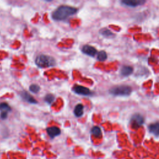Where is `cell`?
Masks as SVG:
<instances>
[{
	"label": "cell",
	"mask_w": 159,
	"mask_h": 159,
	"mask_svg": "<svg viewBox=\"0 0 159 159\" xmlns=\"http://www.w3.org/2000/svg\"><path fill=\"white\" fill-rule=\"evenodd\" d=\"M78 12V9L75 8L62 5L57 8L52 13V18L55 21H63L70 16H72Z\"/></svg>",
	"instance_id": "obj_1"
},
{
	"label": "cell",
	"mask_w": 159,
	"mask_h": 159,
	"mask_svg": "<svg viewBox=\"0 0 159 159\" xmlns=\"http://www.w3.org/2000/svg\"><path fill=\"white\" fill-rule=\"evenodd\" d=\"M35 63L39 68H48L56 65V61L53 57L45 54L37 56L35 60Z\"/></svg>",
	"instance_id": "obj_2"
},
{
	"label": "cell",
	"mask_w": 159,
	"mask_h": 159,
	"mask_svg": "<svg viewBox=\"0 0 159 159\" xmlns=\"http://www.w3.org/2000/svg\"><path fill=\"white\" fill-rule=\"evenodd\" d=\"M132 91V88L128 85H119L112 88L109 93L114 96H129Z\"/></svg>",
	"instance_id": "obj_3"
},
{
	"label": "cell",
	"mask_w": 159,
	"mask_h": 159,
	"mask_svg": "<svg viewBox=\"0 0 159 159\" xmlns=\"http://www.w3.org/2000/svg\"><path fill=\"white\" fill-rule=\"evenodd\" d=\"M144 119L140 114H135L130 119V124L134 129H138L144 124Z\"/></svg>",
	"instance_id": "obj_4"
},
{
	"label": "cell",
	"mask_w": 159,
	"mask_h": 159,
	"mask_svg": "<svg viewBox=\"0 0 159 159\" xmlns=\"http://www.w3.org/2000/svg\"><path fill=\"white\" fill-rule=\"evenodd\" d=\"M72 90L76 93L78 95H83V96H88L91 94V91L88 88H86L83 86H80L78 85H75Z\"/></svg>",
	"instance_id": "obj_5"
},
{
	"label": "cell",
	"mask_w": 159,
	"mask_h": 159,
	"mask_svg": "<svg viewBox=\"0 0 159 159\" xmlns=\"http://www.w3.org/2000/svg\"><path fill=\"white\" fill-rule=\"evenodd\" d=\"M81 51L85 54L90 57H95V55L97 53L96 49L90 45H85L82 47Z\"/></svg>",
	"instance_id": "obj_6"
},
{
	"label": "cell",
	"mask_w": 159,
	"mask_h": 159,
	"mask_svg": "<svg viewBox=\"0 0 159 159\" xmlns=\"http://www.w3.org/2000/svg\"><path fill=\"white\" fill-rule=\"evenodd\" d=\"M145 1L144 0H123L122 3L125 4V6L130 7H136L143 4Z\"/></svg>",
	"instance_id": "obj_7"
},
{
	"label": "cell",
	"mask_w": 159,
	"mask_h": 159,
	"mask_svg": "<svg viewBox=\"0 0 159 159\" xmlns=\"http://www.w3.org/2000/svg\"><path fill=\"white\" fill-rule=\"evenodd\" d=\"M20 95L22 97V98L27 103H29L31 104L37 103V101L36 100L35 98L33 96H32L28 92H27L26 91H23L20 93Z\"/></svg>",
	"instance_id": "obj_8"
},
{
	"label": "cell",
	"mask_w": 159,
	"mask_h": 159,
	"mask_svg": "<svg viewBox=\"0 0 159 159\" xmlns=\"http://www.w3.org/2000/svg\"><path fill=\"white\" fill-rule=\"evenodd\" d=\"M47 133L51 138H54L55 137L58 136L60 134L61 130L58 128L53 126V127H50L47 129Z\"/></svg>",
	"instance_id": "obj_9"
},
{
	"label": "cell",
	"mask_w": 159,
	"mask_h": 159,
	"mask_svg": "<svg viewBox=\"0 0 159 159\" xmlns=\"http://www.w3.org/2000/svg\"><path fill=\"white\" fill-rule=\"evenodd\" d=\"M74 114L76 117L80 118L83 116L84 113V106L82 104H78L74 109Z\"/></svg>",
	"instance_id": "obj_10"
},
{
	"label": "cell",
	"mask_w": 159,
	"mask_h": 159,
	"mask_svg": "<svg viewBox=\"0 0 159 159\" xmlns=\"http://www.w3.org/2000/svg\"><path fill=\"white\" fill-rule=\"evenodd\" d=\"M149 130L150 133L156 136L159 135V123H155L149 125Z\"/></svg>",
	"instance_id": "obj_11"
},
{
	"label": "cell",
	"mask_w": 159,
	"mask_h": 159,
	"mask_svg": "<svg viewBox=\"0 0 159 159\" xmlns=\"http://www.w3.org/2000/svg\"><path fill=\"white\" fill-rule=\"evenodd\" d=\"M133 72V68L128 65H124L120 69V75L124 76H128Z\"/></svg>",
	"instance_id": "obj_12"
},
{
	"label": "cell",
	"mask_w": 159,
	"mask_h": 159,
	"mask_svg": "<svg viewBox=\"0 0 159 159\" xmlns=\"http://www.w3.org/2000/svg\"><path fill=\"white\" fill-rule=\"evenodd\" d=\"M100 33L104 37H108V38H111V37H114V35L113 32L110 31L108 29H102L100 30Z\"/></svg>",
	"instance_id": "obj_13"
},
{
	"label": "cell",
	"mask_w": 159,
	"mask_h": 159,
	"mask_svg": "<svg viewBox=\"0 0 159 159\" xmlns=\"http://www.w3.org/2000/svg\"><path fill=\"white\" fill-rule=\"evenodd\" d=\"M91 134L96 137V138H100V137H101L102 135V132H101V129L98 127V126H94L92 129H91Z\"/></svg>",
	"instance_id": "obj_14"
},
{
	"label": "cell",
	"mask_w": 159,
	"mask_h": 159,
	"mask_svg": "<svg viewBox=\"0 0 159 159\" xmlns=\"http://www.w3.org/2000/svg\"><path fill=\"white\" fill-rule=\"evenodd\" d=\"M0 111L1 112H9L11 111V108L6 103H0Z\"/></svg>",
	"instance_id": "obj_15"
},
{
	"label": "cell",
	"mask_w": 159,
	"mask_h": 159,
	"mask_svg": "<svg viewBox=\"0 0 159 159\" xmlns=\"http://www.w3.org/2000/svg\"><path fill=\"white\" fill-rule=\"evenodd\" d=\"M107 58H108L107 53L105 51H101L100 52H98V53L97 55L98 60L101 62L105 61V60H106L107 59Z\"/></svg>",
	"instance_id": "obj_16"
},
{
	"label": "cell",
	"mask_w": 159,
	"mask_h": 159,
	"mask_svg": "<svg viewBox=\"0 0 159 159\" xmlns=\"http://www.w3.org/2000/svg\"><path fill=\"white\" fill-rule=\"evenodd\" d=\"M41 90L40 86L36 85V84H32L30 86H29V90L33 93H39V91Z\"/></svg>",
	"instance_id": "obj_17"
},
{
	"label": "cell",
	"mask_w": 159,
	"mask_h": 159,
	"mask_svg": "<svg viewBox=\"0 0 159 159\" xmlns=\"http://www.w3.org/2000/svg\"><path fill=\"white\" fill-rule=\"evenodd\" d=\"M44 100L48 104H52L55 101V96L52 94H47L45 96Z\"/></svg>",
	"instance_id": "obj_18"
},
{
	"label": "cell",
	"mask_w": 159,
	"mask_h": 159,
	"mask_svg": "<svg viewBox=\"0 0 159 159\" xmlns=\"http://www.w3.org/2000/svg\"><path fill=\"white\" fill-rule=\"evenodd\" d=\"M8 117V113L7 112H1V118L2 119H6Z\"/></svg>",
	"instance_id": "obj_19"
}]
</instances>
